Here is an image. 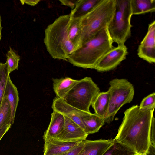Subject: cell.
Segmentation results:
<instances>
[{"label":"cell","instance_id":"5","mask_svg":"<svg viewBox=\"0 0 155 155\" xmlns=\"http://www.w3.org/2000/svg\"><path fill=\"white\" fill-rule=\"evenodd\" d=\"M115 2L114 13L107 27L113 42L118 45L124 44L130 36L132 15L130 0H115Z\"/></svg>","mask_w":155,"mask_h":155},{"label":"cell","instance_id":"10","mask_svg":"<svg viewBox=\"0 0 155 155\" xmlns=\"http://www.w3.org/2000/svg\"><path fill=\"white\" fill-rule=\"evenodd\" d=\"M64 117V121L63 129L54 139L66 141H83L86 140L88 134L71 119L66 116Z\"/></svg>","mask_w":155,"mask_h":155},{"label":"cell","instance_id":"6","mask_svg":"<svg viewBox=\"0 0 155 155\" xmlns=\"http://www.w3.org/2000/svg\"><path fill=\"white\" fill-rule=\"evenodd\" d=\"M100 92L99 87L92 78L86 77L78 80L62 99L76 108L91 113L90 107Z\"/></svg>","mask_w":155,"mask_h":155},{"label":"cell","instance_id":"32","mask_svg":"<svg viewBox=\"0 0 155 155\" xmlns=\"http://www.w3.org/2000/svg\"><path fill=\"white\" fill-rule=\"evenodd\" d=\"M2 27L1 26V16L0 14V41L1 40V31L2 30Z\"/></svg>","mask_w":155,"mask_h":155},{"label":"cell","instance_id":"19","mask_svg":"<svg viewBox=\"0 0 155 155\" xmlns=\"http://www.w3.org/2000/svg\"><path fill=\"white\" fill-rule=\"evenodd\" d=\"M133 15L152 12L155 10V0H130Z\"/></svg>","mask_w":155,"mask_h":155},{"label":"cell","instance_id":"28","mask_svg":"<svg viewBox=\"0 0 155 155\" xmlns=\"http://www.w3.org/2000/svg\"><path fill=\"white\" fill-rule=\"evenodd\" d=\"M78 0H59L61 4L71 8L72 10L75 7Z\"/></svg>","mask_w":155,"mask_h":155},{"label":"cell","instance_id":"22","mask_svg":"<svg viewBox=\"0 0 155 155\" xmlns=\"http://www.w3.org/2000/svg\"><path fill=\"white\" fill-rule=\"evenodd\" d=\"M11 114L10 104L7 97L3 94L0 106V128L6 124L11 125Z\"/></svg>","mask_w":155,"mask_h":155},{"label":"cell","instance_id":"29","mask_svg":"<svg viewBox=\"0 0 155 155\" xmlns=\"http://www.w3.org/2000/svg\"><path fill=\"white\" fill-rule=\"evenodd\" d=\"M12 125L10 124H8L0 128V140L11 128Z\"/></svg>","mask_w":155,"mask_h":155},{"label":"cell","instance_id":"2","mask_svg":"<svg viewBox=\"0 0 155 155\" xmlns=\"http://www.w3.org/2000/svg\"><path fill=\"white\" fill-rule=\"evenodd\" d=\"M71 17L70 13L61 15L45 30L44 42L47 51L54 59L67 61L69 56L77 49L69 35Z\"/></svg>","mask_w":155,"mask_h":155},{"label":"cell","instance_id":"15","mask_svg":"<svg viewBox=\"0 0 155 155\" xmlns=\"http://www.w3.org/2000/svg\"><path fill=\"white\" fill-rule=\"evenodd\" d=\"M4 95L7 97L10 105L11 110V123L12 125L14 122L19 98L17 89L12 82L10 77L5 87Z\"/></svg>","mask_w":155,"mask_h":155},{"label":"cell","instance_id":"12","mask_svg":"<svg viewBox=\"0 0 155 155\" xmlns=\"http://www.w3.org/2000/svg\"><path fill=\"white\" fill-rule=\"evenodd\" d=\"M82 141H66L56 139L47 140L45 141L44 155H59L63 154L78 145Z\"/></svg>","mask_w":155,"mask_h":155},{"label":"cell","instance_id":"17","mask_svg":"<svg viewBox=\"0 0 155 155\" xmlns=\"http://www.w3.org/2000/svg\"><path fill=\"white\" fill-rule=\"evenodd\" d=\"M78 81L68 77L53 78V89L57 97L63 99Z\"/></svg>","mask_w":155,"mask_h":155},{"label":"cell","instance_id":"18","mask_svg":"<svg viewBox=\"0 0 155 155\" xmlns=\"http://www.w3.org/2000/svg\"><path fill=\"white\" fill-rule=\"evenodd\" d=\"M109 100L110 93L108 91L106 92H100L91 105L95 113L104 120L107 112Z\"/></svg>","mask_w":155,"mask_h":155},{"label":"cell","instance_id":"7","mask_svg":"<svg viewBox=\"0 0 155 155\" xmlns=\"http://www.w3.org/2000/svg\"><path fill=\"white\" fill-rule=\"evenodd\" d=\"M109 84L108 91L110 93L109 104L104 119L105 122L107 124L113 120L123 106L132 101L134 94L133 85L126 79H114L109 82Z\"/></svg>","mask_w":155,"mask_h":155},{"label":"cell","instance_id":"21","mask_svg":"<svg viewBox=\"0 0 155 155\" xmlns=\"http://www.w3.org/2000/svg\"><path fill=\"white\" fill-rule=\"evenodd\" d=\"M102 155H137L132 150L114 139L113 143Z\"/></svg>","mask_w":155,"mask_h":155},{"label":"cell","instance_id":"27","mask_svg":"<svg viewBox=\"0 0 155 155\" xmlns=\"http://www.w3.org/2000/svg\"><path fill=\"white\" fill-rule=\"evenodd\" d=\"M155 119L154 116L153 117L150 130V141L151 143L155 146Z\"/></svg>","mask_w":155,"mask_h":155},{"label":"cell","instance_id":"14","mask_svg":"<svg viewBox=\"0 0 155 155\" xmlns=\"http://www.w3.org/2000/svg\"><path fill=\"white\" fill-rule=\"evenodd\" d=\"M64 121V117L63 115L53 110L49 124L43 136L44 141L55 138L62 130Z\"/></svg>","mask_w":155,"mask_h":155},{"label":"cell","instance_id":"8","mask_svg":"<svg viewBox=\"0 0 155 155\" xmlns=\"http://www.w3.org/2000/svg\"><path fill=\"white\" fill-rule=\"evenodd\" d=\"M127 48L124 44L118 45L108 51L97 64L95 69L104 72L114 69L125 58Z\"/></svg>","mask_w":155,"mask_h":155},{"label":"cell","instance_id":"11","mask_svg":"<svg viewBox=\"0 0 155 155\" xmlns=\"http://www.w3.org/2000/svg\"><path fill=\"white\" fill-rule=\"evenodd\" d=\"M51 107L53 110L68 117L84 130V127L81 118L83 115L88 113L73 107L66 103L62 99L57 97L53 100Z\"/></svg>","mask_w":155,"mask_h":155},{"label":"cell","instance_id":"24","mask_svg":"<svg viewBox=\"0 0 155 155\" xmlns=\"http://www.w3.org/2000/svg\"><path fill=\"white\" fill-rule=\"evenodd\" d=\"M8 71L10 74L14 70L18 69L20 56L9 47V49L6 54Z\"/></svg>","mask_w":155,"mask_h":155},{"label":"cell","instance_id":"4","mask_svg":"<svg viewBox=\"0 0 155 155\" xmlns=\"http://www.w3.org/2000/svg\"><path fill=\"white\" fill-rule=\"evenodd\" d=\"M115 6V0H101L80 18L81 45L107 26L113 18Z\"/></svg>","mask_w":155,"mask_h":155},{"label":"cell","instance_id":"33","mask_svg":"<svg viewBox=\"0 0 155 155\" xmlns=\"http://www.w3.org/2000/svg\"><path fill=\"white\" fill-rule=\"evenodd\" d=\"M65 153H64V154H61V155H64ZM43 155H44V154H43Z\"/></svg>","mask_w":155,"mask_h":155},{"label":"cell","instance_id":"31","mask_svg":"<svg viewBox=\"0 0 155 155\" xmlns=\"http://www.w3.org/2000/svg\"><path fill=\"white\" fill-rule=\"evenodd\" d=\"M147 155H155V146L151 143L149 147Z\"/></svg>","mask_w":155,"mask_h":155},{"label":"cell","instance_id":"3","mask_svg":"<svg viewBox=\"0 0 155 155\" xmlns=\"http://www.w3.org/2000/svg\"><path fill=\"white\" fill-rule=\"evenodd\" d=\"M107 26L82 43L69 56L67 61L75 66L94 69L102 57L113 47Z\"/></svg>","mask_w":155,"mask_h":155},{"label":"cell","instance_id":"9","mask_svg":"<svg viewBox=\"0 0 155 155\" xmlns=\"http://www.w3.org/2000/svg\"><path fill=\"white\" fill-rule=\"evenodd\" d=\"M155 21L149 24L147 31L139 45L137 54L150 63L155 62Z\"/></svg>","mask_w":155,"mask_h":155},{"label":"cell","instance_id":"26","mask_svg":"<svg viewBox=\"0 0 155 155\" xmlns=\"http://www.w3.org/2000/svg\"><path fill=\"white\" fill-rule=\"evenodd\" d=\"M84 145V140L78 145L66 153L64 155H78Z\"/></svg>","mask_w":155,"mask_h":155},{"label":"cell","instance_id":"20","mask_svg":"<svg viewBox=\"0 0 155 155\" xmlns=\"http://www.w3.org/2000/svg\"><path fill=\"white\" fill-rule=\"evenodd\" d=\"M101 0H78L75 7L70 13L73 18H81L91 10Z\"/></svg>","mask_w":155,"mask_h":155},{"label":"cell","instance_id":"16","mask_svg":"<svg viewBox=\"0 0 155 155\" xmlns=\"http://www.w3.org/2000/svg\"><path fill=\"white\" fill-rule=\"evenodd\" d=\"M85 132L87 134L98 132L105 124L104 119L95 113H86L81 117Z\"/></svg>","mask_w":155,"mask_h":155},{"label":"cell","instance_id":"30","mask_svg":"<svg viewBox=\"0 0 155 155\" xmlns=\"http://www.w3.org/2000/svg\"><path fill=\"white\" fill-rule=\"evenodd\" d=\"M20 1L22 5L25 3L32 6H34L40 1L39 0H21Z\"/></svg>","mask_w":155,"mask_h":155},{"label":"cell","instance_id":"23","mask_svg":"<svg viewBox=\"0 0 155 155\" xmlns=\"http://www.w3.org/2000/svg\"><path fill=\"white\" fill-rule=\"evenodd\" d=\"M9 74L7 61L5 63L0 62V106Z\"/></svg>","mask_w":155,"mask_h":155},{"label":"cell","instance_id":"1","mask_svg":"<svg viewBox=\"0 0 155 155\" xmlns=\"http://www.w3.org/2000/svg\"><path fill=\"white\" fill-rule=\"evenodd\" d=\"M154 110L141 109L137 105L127 109L114 139L137 155H147L151 144L150 130Z\"/></svg>","mask_w":155,"mask_h":155},{"label":"cell","instance_id":"13","mask_svg":"<svg viewBox=\"0 0 155 155\" xmlns=\"http://www.w3.org/2000/svg\"><path fill=\"white\" fill-rule=\"evenodd\" d=\"M114 139L84 140V146L78 155H102L113 143Z\"/></svg>","mask_w":155,"mask_h":155},{"label":"cell","instance_id":"25","mask_svg":"<svg viewBox=\"0 0 155 155\" xmlns=\"http://www.w3.org/2000/svg\"><path fill=\"white\" fill-rule=\"evenodd\" d=\"M139 106L141 109H154L155 93L153 92L143 98Z\"/></svg>","mask_w":155,"mask_h":155}]
</instances>
